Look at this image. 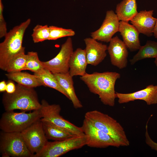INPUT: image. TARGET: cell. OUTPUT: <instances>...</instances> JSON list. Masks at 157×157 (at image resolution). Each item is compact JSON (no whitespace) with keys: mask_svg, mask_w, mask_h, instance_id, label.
Instances as JSON below:
<instances>
[{"mask_svg":"<svg viewBox=\"0 0 157 157\" xmlns=\"http://www.w3.org/2000/svg\"><path fill=\"white\" fill-rule=\"evenodd\" d=\"M120 77L116 72H105L86 73L80 78L87 85L90 91L98 95L101 101L105 105L113 107L116 98L115 86L117 80Z\"/></svg>","mask_w":157,"mask_h":157,"instance_id":"cell-1","label":"cell"},{"mask_svg":"<svg viewBox=\"0 0 157 157\" xmlns=\"http://www.w3.org/2000/svg\"><path fill=\"white\" fill-rule=\"evenodd\" d=\"M31 19L29 18L20 24L14 27L7 32L3 41L0 43V68L6 72L14 58L25 47L22 46L23 37L29 26Z\"/></svg>","mask_w":157,"mask_h":157,"instance_id":"cell-2","label":"cell"},{"mask_svg":"<svg viewBox=\"0 0 157 157\" xmlns=\"http://www.w3.org/2000/svg\"><path fill=\"white\" fill-rule=\"evenodd\" d=\"M12 93L3 94L2 102L6 111L19 110L24 111L39 110L41 107L37 94L34 88L17 84Z\"/></svg>","mask_w":157,"mask_h":157,"instance_id":"cell-3","label":"cell"},{"mask_svg":"<svg viewBox=\"0 0 157 157\" xmlns=\"http://www.w3.org/2000/svg\"><path fill=\"white\" fill-rule=\"evenodd\" d=\"M85 118L95 127L109 135L120 146L127 147L130 142L121 124L108 115L97 110L87 112Z\"/></svg>","mask_w":157,"mask_h":157,"instance_id":"cell-4","label":"cell"},{"mask_svg":"<svg viewBox=\"0 0 157 157\" xmlns=\"http://www.w3.org/2000/svg\"><path fill=\"white\" fill-rule=\"evenodd\" d=\"M41 118L39 110L29 113L6 111L0 120V129L6 132H21Z\"/></svg>","mask_w":157,"mask_h":157,"instance_id":"cell-5","label":"cell"},{"mask_svg":"<svg viewBox=\"0 0 157 157\" xmlns=\"http://www.w3.org/2000/svg\"><path fill=\"white\" fill-rule=\"evenodd\" d=\"M0 151L2 157H33L20 132L3 131L0 135Z\"/></svg>","mask_w":157,"mask_h":157,"instance_id":"cell-6","label":"cell"},{"mask_svg":"<svg viewBox=\"0 0 157 157\" xmlns=\"http://www.w3.org/2000/svg\"><path fill=\"white\" fill-rule=\"evenodd\" d=\"M85 135H76L65 140L48 141L42 150L33 157H58L75 149L81 148L87 144Z\"/></svg>","mask_w":157,"mask_h":157,"instance_id":"cell-7","label":"cell"},{"mask_svg":"<svg viewBox=\"0 0 157 157\" xmlns=\"http://www.w3.org/2000/svg\"><path fill=\"white\" fill-rule=\"evenodd\" d=\"M39 109L41 120L64 129L76 135H84L81 127H78L63 118L60 114L61 108L58 104H50L42 99Z\"/></svg>","mask_w":157,"mask_h":157,"instance_id":"cell-8","label":"cell"},{"mask_svg":"<svg viewBox=\"0 0 157 157\" xmlns=\"http://www.w3.org/2000/svg\"><path fill=\"white\" fill-rule=\"evenodd\" d=\"M20 133L26 145L33 156L42 150L48 142L41 119Z\"/></svg>","mask_w":157,"mask_h":157,"instance_id":"cell-9","label":"cell"},{"mask_svg":"<svg viewBox=\"0 0 157 157\" xmlns=\"http://www.w3.org/2000/svg\"><path fill=\"white\" fill-rule=\"evenodd\" d=\"M81 127L86 137V145L88 147L100 148L110 146L117 148L121 147L110 135L95 127L85 118Z\"/></svg>","mask_w":157,"mask_h":157,"instance_id":"cell-10","label":"cell"},{"mask_svg":"<svg viewBox=\"0 0 157 157\" xmlns=\"http://www.w3.org/2000/svg\"><path fill=\"white\" fill-rule=\"evenodd\" d=\"M73 51L72 40L69 37L61 45L59 52L55 57L48 61L42 62L44 68L53 74L69 72V60Z\"/></svg>","mask_w":157,"mask_h":157,"instance_id":"cell-11","label":"cell"},{"mask_svg":"<svg viewBox=\"0 0 157 157\" xmlns=\"http://www.w3.org/2000/svg\"><path fill=\"white\" fill-rule=\"evenodd\" d=\"M119 22L116 14L112 10L107 11L100 27L92 32V38L106 42H109L113 35L118 31Z\"/></svg>","mask_w":157,"mask_h":157,"instance_id":"cell-12","label":"cell"},{"mask_svg":"<svg viewBox=\"0 0 157 157\" xmlns=\"http://www.w3.org/2000/svg\"><path fill=\"white\" fill-rule=\"evenodd\" d=\"M124 42L116 36L109 42L107 50L111 64L120 69L126 67L128 63V52Z\"/></svg>","mask_w":157,"mask_h":157,"instance_id":"cell-13","label":"cell"},{"mask_svg":"<svg viewBox=\"0 0 157 157\" xmlns=\"http://www.w3.org/2000/svg\"><path fill=\"white\" fill-rule=\"evenodd\" d=\"M116 95L120 104L140 100L144 101L147 105L156 104H157V85H149L143 89L131 93L116 92Z\"/></svg>","mask_w":157,"mask_h":157,"instance_id":"cell-14","label":"cell"},{"mask_svg":"<svg viewBox=\"0 0 157 157\" xmlns=\"http://www.w3.org/2000/svg\"><path fill=\"white\" fill-rule=\"evenodd\" d=\"M88 64L96 66L101 63L106 56L108 46L92 38L84 39Z\"/></svg>","mask_w":157,"mask_h":157,"instance_id":"cell-15","label":"cell"},{"mask_svg":"<svg viewBox=\"0 0 157 157\" xmlns=\"http://www.w3.org/2000/svg\"><path fill=\"white\" fill-rule=\"evenodd\" d=\"M154 10L140 11L130 21L140 33L148 37L153 35V30L157 18L153 16Z\"/></svg>","mask_w":157,"mask_h":157,"instance_id":"cell-16","label":"cell"},{"mask_svg":"<svg viewBox=\"0 0 157 157\" xmlns=\"http://www.w3.org/2000/svg\"><path fill=\"white\" fill-rule=\"evenodd\" d=\"M118 32L122 37L123 41L130 51L138 50L141 46L139 39L140 33L135 26L128 22L120 21Z\"/></svg>","mask_w":157,"mask_h":157,"instance_id":"cell-17","label":"cell"},{"mask_svg":"<svg viewBox=\"0 0 157 157\" xmlns=\"http://www.w3.org/2000/svg\"><path fill=\"white\" fill-rule=\"evenodd\" d=\"M88 65L85 49L80 48L74 51L69 62V73L72 77L84 75Z\"/></svg>","mask_w":157,"mask_h":157,"instance_id":"cell-18","label":"cell"},{"mask_svg":"<svg viewBox=\"0 0 157 157\" xmlns=\"http://www.w3.org/2000/svg\"><path fill=\"white\" fill-rule=\"evenodd\" d=\"M53 74L60 86L67 93L74 108L76 109L82 108L83 105L76 94L72 77L69 72Z\"/></svg>","mask_w":157,"mask_h":157,"instance_id":"cell-19","label":"cell"},{"mask_svg":"<svg viewBox=\"0 0 157 157\" xmlns=\"http://www.w3.org/2000/svg\"><path fill=\"white\" fill-rule=\"evenodd\" d=\"M136 0H123L116 7L115 13L121 21L128 22L138 13Z\"/></svg>","mask_w":157,"mask_h":157,"instance_id":"cell-20","label":"cell"},{"mask_svg":"<svg viewBox=\"0 0 157 157\" xmlns=\"http://www.w3.org/2000/svg\"><path fill=\"white\" fill-rule=\"evenodd\" d=\"M5 75L9 80L27 87L34 88L42 85L34 74L32 75L27 72L20 71L8 73Z\"/></svg>","mask_w":157,"mask_h":157,"instance_id":"cell-21","label":"cell"},{"mask_svg":"<svg viewBox=\"0 0 157 157\" xmlns=\"http://www.w3.org/2000/svg\"><path fill=\"white\" fill-rule=\"evenodd\" d=\"M34 74L42 85L53 88L60 92L69 100L66 91L60 86L54 74L49 70L44 69Z\"/></svg>","mask_w":157,"mask_h":157,"instance_id":"cell-22","label":"cell"},{"mask_svg":"<svg viewBox=\"0 0 157 157\" xmlns=\"http://www.w3.org/2000/svg\"><path fill=\"white\" fill-rule=\"evenodd\" d=\"M42 121L44 133L48 139L54 141H60L76 135L48 122Z\"/></svg>","mask_w":157,"mask_h":157,"instance_id":"cell-23","label":"cell"},{"mask_svg":"<svg viewBox=\"0 0 157 157\" xmlns=\"http://www.w3.org/2000/svg\"><path fill=\"white\" fill-rule=\"evenodd\" d=\"M157 57V42L147 40L146 44L141 46L138 53L129 60L133 65L139 60L147 58H155Z\"/></svg>","mask_w":157,"mask_h":157,"instance_id":"cell-24","label":"cell"},{"mask_svg":"<svg viewBox=\"0 0 157 157\" xmlns=\"http://www.w3.org/2000/svg\"><path fill=\"white\" fill-rule=\"evenodd\" d=\"M25 49H23L11 61L6 70L7 73L19 72L24 70L27 58Z\"/></svg>","mask_w":157,"mask_h":157,"instance_id":"cell-25","label":"cell"},{"mask_svg":"<svg viewBox=\"0 0 157 157\" xmlns=\"http://www.w3.org/2000/svg\"><path fill=\"white\" fill-rule=\"evenodd\" d=\"M27 55V60L24 70H29L35 73L44 69L37 52H28Z\"/></svg>","mask_w":157,"mask_h":157,"instance_id":"cell-26","label":"cell"},{"mask_svg":"<svg viewBox=\"0 0 157 157\" xmlns=\"http://www.w3.org/2000/svg\"><path fill=\"white\" fill-rule=\"evenodd\" d=\"M50 35V29L47 25H36L33 29L31 35L34 43L48 40Z\"/></svg>","mask_w":157,"mask_h":157,"instance_id":"cell-27","label":"cell"},{"mask_svg":"<svg viewBox=\"0 0 157 157\" xmlns=\"http://www.w3.org/2000/svg\"><path fill=\"white\" fill-rule=\"evenodd\" d=\"M50 35L49 40H55L59 38L74 36L75 32L72 29H65L53 26H49Z\"/></svg>","mask_w":157,"mask_h":157,"instance_id":"cell-28","label":"cell"},{"mask_svg":"<svg viewBox=\"0 0 157 157\" xmlns=\"http://www.w3.org/2000/svg\"><path fill=\"white\" fill-rule=\"evenodd\" d=\"M3 6L2 0H0V38L5 37L7 33L6 23L3 15Z\"/></svg>","mask_w":157,"mask_h":157,"instance_id":"cell-29","label":"cell"},{"mask_svg":"<svg viewBox=\"0 0 157 157\" xmlns=\"http://www.w3.org/2000/svg\"><path fill=\"white\" fill-rule=\"evenodd\" d=\"M151 116L150 117L147 121L146 126L145 132V141L146 144L151 149L157 152V143L154 142L150 138L148 131V123Z\"/></svg>","mask_w":157,"mask_h":157,"instance_id":"cell-30","label":"cell"},{"mask_svg":"<svg viewBox=\"0 0 157 157\" xmlns=\"http://www.w3.org/2000/svg\"><path fill=\"white\" fill-rule=\"evenodd\" d=\"M10 80L7 83L6 87V92L8 93H12L16 89V85L14 83Z\"/></svg>","mask_w":157,"mask_h":157,"instance_id":"cell-31","label":"cell"},{"mask_svg":"<svg viewBox=\"0 0 157 157\" xmlns=\"http://www.w3.org/2000/svg\"><path fill=\"white\" fill-rule=\"evenodd\" d=\"M7 84L5 81H2L0 82V92H1L6 91Z\"/></svg>","mask_w":157,"mask_h":157,"instance_id":"cell-32","label":"cell"},{"mask_svg":"<svg viewBox=\"0 0 157 157\" xmlns=\"http://www.w3.org/2000/svg\"><path fill=\"white\" fill-rule=\"evenodd\" d=\"M153 35L155 38L157 39V18L156 22L153 30Z\"/></svg>","mask_w":157,"mask_h":157,"instance_id":"cell-33","label":"cell"},{"mask_svg":"<svg viewBox=\"0 0 157 157\" xmlns=\"http://www.w3.org/2000/svg\"><path fill=\"white\" fill-rule=\"evenodd\" d=\"M155 58V59L154 62L156 66L157 67V57H156Z\"/></svg>","mask_w":157,"mask_h":157,"instance_id":"cell-34","label":"cell"}]
</instances>
